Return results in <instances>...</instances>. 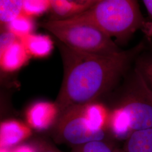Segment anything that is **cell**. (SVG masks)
Listing matches in <instances>:
<instances>
[{
	"label": "cell",
	"instance_id": "cell-21",
	"mask_svg": "<svg viewBox=\"0 0 152 152\" xmlns=\"http://www.w3.org/2000/svg\"><path fill=\"white\" fill-rule=\"evenodd\" d=\"M13 152H36L35 149L30 144L19 145L12 149Z\"/></svg>",
	"mask_w": 152,
	"mask_h": 152
},
{
	"label": "cell",
	"instance_id": "cell-20",
	"mask_svg": "<svg viewBox=\"0 0 152 152\" xmlns=\"http://www.w3.org/2000/svg\"><path fill=\"white\" fill-rule=\"evenodd\" d=\"M19 39V38L15 34L8 31L2 33L0 37V53H2Z\"/></svg>",
	"mask_w": 152,
	"mask_h": 152
},
{
	"label": "cell",
	"instance_id": "cell-9",
	"mask_svg": "<svg viewBox=\"0 0 152 152\" xmlns=\"http://www.w3.org/2000/svg\"><path fill=\"white\" fill-rule=\"evenodd\" d=\"M31 56L19 39L0 53V65L4 71L11 72L24 65Z\"/></svg>",
	"mask_w": 152,
	"mask_h": 152
},
{
	"label": "cell",
	"instance_id": "cell-22",
	"mask_svg": "<svg viewBox=\"0 0 152 152\" xmlns=\"http://www.w3.org/2000/svg\"><path fill=\"white\" fill-rule=\"evenodd\" d=\"M142 2L147 10L149 16L152 20V0H143Z\"/></svg>",
	"mask_w": 152,
	"mask_h": 152
},
{
	"label": "cell",
	"instance_id": "cell-1",
	"mask_svg": "<svg viewBox=\"0 0 152 152\" xmlns=\"http://www.w3.org/2000/svg\"><path fill=\"white\" fill-rule=\"evenodd\" d=\"M145 45L142 41L129 50L103 55L78 51L60 42L64 77L55 102L59 114L71 107L97 102L110 92L130 70Z\"/></svg>",
	"mask_w": 152,
	"mask_h": 152
},
{
	"label": "cell",
	"instance_id": "cell-14",
	"mask_svg": "<svg viewBox=\"0 0 152 152\" xmlns=\"http://www.w3.org/2000/svg\"><path fill=\"white\" fill-rule=\"evenodd\" d=\"M23 1L1 0L0 21L1 24L7 25L23 14Z\"/></svg>",
	"mask_w": 152,
	"mask_h": 152
},
{
	"label": "cell",
	"instance_id": "cell-2",
	"mask_svg": "<svg viewBox=\"0 0 152 152\" xmlns=\"http://www.w3.org/2000/svg\"><path fill=\"white\" fill-rule=\"evenodd\" d=\"M79 15L122 44L147 25L135 0H98L90 9Z\"/></svg>",
	"mask_w": 152,
	"mask_h": 152
},
{
	"label": "cell",
	"instance_id": "cell-18",
	"mask_svg": "<svg viewBox=\"0 0 152 152\" xmlns=\"http://www.w3.org/2000/svg\"><path fill=\"white\" fill-rule=\"evenodd\" d=\"M51 1L25 0L23 1V14L31 18L38 16L50 10Z\"/></svg>",
	"mask_w": 152,
	"mask_h": 152
},
{
	"label": "cell",
	"instance_id": "cell-19",
	"mask_svg": "<svg viewBox=\"0 0 152 152\" xmlns=\"http://www.w3.org/2000/svg\"><path fill=\"white\" fill-rule=\"evenodd\" d=\"M36 152H62L54 144L45 136H36L32 138L29 143Z\"/></svg>",
	"mask_w": 152,
	"mask_h": 152
},
{
	"label": "cell",
	"instance_id": "cell-10",
	"mask_svg": "<svg viewBox=\"0 0 152 152\" xmlns=\"http://www.w3.org/2000/svg\"><path fill=\"white\" fill-rule=\"evenodd\" d=\"M109 110L107 130L110 136L115 141H126L134 132L127 115L121 109L110 108Z\"/></svg>",
	"mask_w": 152,
	"mask_h": 152
},
{
	"label": "cell",
	"instance_id": "cell-7",
	"mask_svg": "<svg viewBox=\"0 0 152 152\" xmlns=\"http://www.w3.org/2000/svg\"><path fill=\"white\" fill-rule=\"evenodd\" d=\"M32 129L16 120H5L0 126L1 148L10 149L16 147L32 135Z\"/></svg>",
	"mask_w": 152,
	"mask_h": 152
},
{
	"label": "cell",
	"instance_id": "cell-24",
	"mask_svg": "<svg viewBox=\"0 0 152 152\" xmlns=\"http://www.w3.org/2000/svg\"><path fill=\"white\" fill-rule=\"evenodd\" d=\"M117 152H125L122 149H119L117 148Z\"/></svg>",
	"mask_w": 152,
	"mask_h": 152
},
{
	"label": "cell",
	"instance_id": "cell-13",
	"mask_svg": "<svg viewBox=\"0 0 152 152\" xmlns=\"http://www.w3.org/2000/svg\"><path fill=\"white\" fill-rule=\"evenodd\" d=\"M122 149L125 152H152V127L134 131Z\"/></svg>",
	"mask_w": 152,
	"mask_h": 152
},
{
	"label": "cell",
	"instance_id": "cell-3",
	"mask_svg": "<svg viewBox=\"0 0 152 152\" xmlns=\"http://www.w3.org/2000/svg\"><path fill=\"white\" fill-rule=\"evenodd\" d=\"M41 26L61 43L78 51L110 55L122 51L112 38L80 15L62 20L51 19L42 23Z\"/></svg>",
	"mask_w": 152,
	"mask_h": 152
},
{
	"label": "cell",
	"instance_id": "cell-17",
	"mask_svg": "<svg viewBox=\"0 0 152 152\" xmlns=\"http://www.w3.org/2000/svg\"><path fill=\"white\" fill-rule=\"evenodd\" d=\"M114 142L113 139L90 141L72 148L70 152H114L117 148Z\"/></svg>",
	"mask_w": 152,
	"mask_h": 152
},
{
	"label": "cell",
	"instance_id": "cell-26",
	"mask_svg": "<svg viewBox=\"0 0 152 152\" xmlns=\"http://www.w3.org/2000/svg\"></svg>",
	"mask_w": 152,
	"mask_h": 152
},
{
	"label": "cell",
	"instance_id": "cell-4",
	"mask_svg": "<svg viewBox=\"0 0 152 152\" xmlns=\"http://www.w3.org/2000/svg\"><path fill=\"white\" fill-rule=\"evenodd\" d=\"M120 95L109 108H119L127 115L133 131L152 127V94L134 66Z\"/></svg>",
	"mask_w": 152,
	"mask_h": 152
},
{
	"label": "cell",
	"instance_id": "cell-6",
	"mask_svg": "<svg viewBox=\"0 0 152 152\" xmlns=\"http://www.w3.org/2000/svg\"><path fill=\"white\" fill-rule=\"evenodd\" d=\"M59 115L55 103L38 102L31 105L26 113L27 125L37 131L51 129Z\"/></svg>",
	"mask_w": 152,
	"mask_h": 152
},
{
	"label": "cell",
	"instance_id": "cell-5",
	"mask_svg": "<svg viewBox=\"0 0 152 152\" xmlns=\"http://www.w3.org/2000/svg\"><path fill=\"white\" fill-rule=\"evenodd\" d=\"M50 135L56 143L72 148L90 141L113 139L107 130L92 129L84 115L83 105L71 107L60 113L50 130Z\"/></svg>",
	"mask_w": 152,
	"mask_h": 152
},
{
	"label": "cell",
	"instance_id": "cell-8",
	"mask_svg": "<svg viewBox=\"0 0 152 152\" xmlns=\"http://www.w3.org/2000/svg\"><path fill=\"white\" fill-rule=\"evenodd\" d=\"M96 1H51L50 11L54 18L51 20H62L77 16L87 11Z\"/></svg>",
	"mask_w": 152,
	"mask_h": 152
},
{
	"label": "cell",
	"instance_id": "cell-16",
	"mask_svg": "<svg viewBox=\"0 0 152 152\" xmlns=\"http://www.w3.org/2000/svg\"><path fill=\"white\" fill-rule=\"evenodd\" d=\"M6 27L8 31L21 39L32 33L34 23L31 18L22 14L7 24Z\"/></svg>",
	"mask_w": 152,
	"mask_h": 152
},
{
	"label": "cell",
	"instance_id": "cell-25",
	"mask_svg": "<svg viewBox=\"0 0 152 152\" xmlns=\"http://www.w3.org/2000/svg\"><path fill=\"white\" fill-rule=\"evenodd\" d=\"M117 148H117L115 149V150L114 152H117Z\"/></svg>",
	"mask_w": 152,
	"mask_h": 152
},
{
	"label": "cell",
	"instance_id": "cell-11",
	"mask_svg": "<svg viewBox=\"0 0 152 152\" xmlns=\"http://www.w3.org/2000/svg\"><path fill=\"white\" fill-rule=\"evenodd\" d=\"M83 110L86 119L92 129L107 130L110 110L105 104L98 101L95 102L83 105Z\"/></svg>",
	"mask_w": 152,
	"mask_h": 152
},
{
	"label": "cell",
	"instance_id": "cell-15",
	"mask_svg": "<svg viewBox=\"0 0 152 152\" xmlns=\"http://www.w3.org/2000/svg\"><path fill=\"white\" fill-rule=\"evenodd\" d=\"M134 67L141 75L152 94V51H143L137 57Z\"/></svg>",
	"mask_w": 152,
	"mask_h": 152
},
{
	"label": "cell",
	"instance_id": "cell-12",
	"mask_svg": "<svg viewBox=\"0 0 152 152\" xmlns=\"http://www.w3.org/2000/svg\"><path fill=\"white\" fill-rule=\"evenodd\" d=\"M20 39L29 55L35 58L49 56L54 48L52 39L47 35L32 33Z\"/></svg>",
	"mask_w": 152,
	"mask_h": 152
},
{
	"label": "cell",
	"instance_id": "cell-23",
	"mask_svg": "<svg viewBox=\"0 0 152 152\" xmlns=\"http://www.w3.org/2000/svg\"><path fill=\"white\" fill-rule=\"evenodd\" d=\"M1 152H13L12 150L10 151V149H2L1 148Z\"/></svg>",
	"mask_w": 152,
	"mask_h": 152
}]
</instances>
